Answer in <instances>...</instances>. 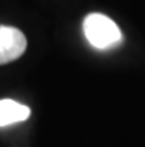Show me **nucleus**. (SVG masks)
<instances>
[{"label": "nucleus", "instance_id": "7ed1b4c3", "mask_svg": "<svg viewBox=\"0 0 145 147\" xmlns=\"http://www.w3.org/2000/svg\"><path fill=\"white\" fill-rule=\"evenodd\" d=\"M30 116V109L13 100H0V126L24 122Z\"/></svg>", "mask_w": 145, "mask_h": 147}, {"label": "nucleus", "instance_id": "f257e3e1", "mask_svg": "<svg viewBox=\"0 0 145 147\" xmlns=\"http://www.w3.org/2000/svg\"><path fill=\"white\" fill-rule=\"evenodd\" d=\"M84 36L98 49L113 48L122 42V31L117 24L102 13H89L83 21Z\"/></svg>", "mask_w": 145, "mask_h": 147}, {"label": "nucleus", "instance_id": "f03ea898", "mask_svg": "<svg viewBox=\"0 0 145 147\" xmlns=\"http://www.w3.org/2000/svg\"><path fill=\"white\" fill-rule=\"evenodd\" d=\"M27 48L24 33L15 27L0 25V65L18 59Z\"/></svg>", "mask_w": 145, "mask_h": 147}]
</instances>
